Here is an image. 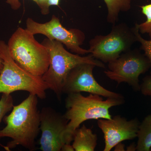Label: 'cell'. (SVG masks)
I'll list each match as a JSON object with an SVG mask.
<instances>
[{
    "instance_id": "cell-1",
    "label": "cell",
    "mask_w": 151,
    "mask_h": 151,
    "mask_svg": "<svg viewBox=\"0 0 151 151\" xmlns=\"http://www.w3.org/2000/svg\"><path fill=\"white\" fill-rule=\"evenodd\" d=\"M38 97L29 94L18 105L14 106L8 116L4 117L6 125L0 130V138L12 139L6 150L20 145L29 151L36 149V139L40 131V112L38 110Z\"/></svg>"
},
{
    "instance_id": "cell-2",
    "label": "cell",
    "mask_w": 151,
    "mask_h": 151,
    "mask_svg": "<svg viewBox=\"0 0 151 151\" xmlns=\"http://www.w3.org/2000/svg\"><path fill=\"white\" fill-rule=\"evenodd\" d=\"M125 103L124 98L109 97L104 100L98 94L83 96L81 93L67 94L64 116L68 121L65 131V143H71L74 132L82 123L89 120L112 119L109 109Z\"/></svg>"
},
{
    "instance_id": "cell-3",
    "label": "cell",
    "mask_w": 151,
    "mask_h": 151,
    "mask_svg": "<svg viewBox=\"0 0 151 151\" xmlns=\"http://www.w3.org/2000/svg\"><path fill=\"white\" fill-rule=\"evenodd\" d=\"M48 50L50 55V65L48 69L42 76V80L56 94L60 101L62 87L66 76L71 69L79 64L91 63L97 67L105 68V64L95 59L92 54L81 56L67 51L61 42L55 40L45 39L42 42Z\"/></svg>"
},
{
    "instance_id": "cell-4",
    "label": "cell",
    "mask_w": 151,
    "mask_h": 151,
    "mask_svg": "<svg viewBox=\"0 0 151 151\" xmlns=\"http://www.w3.org/2000/svg\"><path fill=\"white\" fill-rule=\"evenodd\" d=\"M9 53L17 64L32 75L42 76L50 65L48 50L26 29L19 27L9 40Z\"/></svg>"
},
{
    "instance_id": "cell-5",
    "label": "cell",
    "mask_w": 151,
    "mask_h": 151,
    "mask_svg": "<svg viewBox=\"0 0 151 151\" xmlns=\"http://www.w3.org/2000/svg\"><path fill=\"white\" fill-rule=\"evenodd\" d=\"M0 55L4 64L0 73V93L11 94L15 91H25L42 100L46 98L48 87L42 76L32 75L19 66L11 56L7 45L3 41H0Z\"/></svg>"
},
{
    "instance_id": "cell-6",
    "label": "cell",
    "mask_w": 151,
    "mask_h": 151,
    "mask_svg": "<svg viewBox=\"0 0 151 151\" xmlns=\"http://www.w3.org/2000/svg\"><path fill=\"white\" fill-rule=\"evenodd\" d=\"M137 41L134 27L125 23L113 25L107 35H97L89 41V53L95 59L107 63L131 50Z\"/></svg>"
},
{
    "instance_id": "cell-7",
    "label": "cell",
    "mask_w": 151,
    "mask_h": 151,
    "mask_svg": "<svg viewBox=\"0 0 151 151\" xmlns=\"http://www.w3.org/2000/svg\"><path fill=\"white\" fill-rule=\"evenodd\" d=\"M105 75L118 84L126 83L135 91H140L139 77L150 69L149 60L139 50H130L124 52L117 59L108 63Z\"/></svg>"
},
{
    "instance_id": "cell-8",
    "label": "cell",
    "mask_w": 151,
    "mask_h": 151,
    "mask_svg": "<svg viewBox=\"0 0 151 151\" xmlns=\"http://www.w3.org/2000/svg\"><path fill=\"white\" fill-rule=\"evenodd\" d=\"M26 29L33 35H43L49 39L58 41L75 54L83 55L89 53L88 50L80 47L85 40L84 33L77 29H68L63 27L59 19L54 15L50 21L45 23H40L28 18Z\"/></svg>"
},
{
    "instance_id": "cell-9",
    "label": "cell",
    "mask_w": 151,
    "mask_h": 151,
    "mask_svg": "<svg viewBox=\"0 0 151 151\" xmlns=\"http://www.w3.org/2000/svg\"><path fill=\"white\" fill-rule=\"evenodd\" d=\"M68 121L63 115L50 107L40 112V149L42 151H61L65 143V135Z\"/></svg>"
},
{
    "instance_id": "cell-10",
    "label": "cell",
    "mask_w": 151,
    "mask_h": 151,
    "mask_svg": "<svg viewBox=\"0 0 151 151\" xmlns=\"http://www.w3.org/2000/svg\"><path fill=\"white\" fill-rule=\"evenodd\" d=\"M96 67L91 63H83L73 68L68 74L62 87L63 94L88 92L106 98H124L119 93L108 90L100 85L94 78L93 69Z\"/></svg>"
},
{
    "instance_id": "cell-11",
    "label": "cell",
    "mask_w": 151,
    "mask_h": 151,
    "mask_svg": "<svg viewBox=\"0 0 151 151\" xmlns=\"http://www.w3.org/2000/svg\"><path fill=\"white\" fill-rule=\"evenodd\" d=\"M140 124L137 118L128 120L121 116L97 120V125L104 134L105 146L103 151H110L118 143L137 137Z\"/></svg>"
},
{
    "instance_id": "cell-12",
    "label": "cell",
    "mask_w": 151,
    "mask_h": 151,
    "mask_svg": "<svg viewBox=\"0 0 151 151\" xmlns=\"http://www.w3.org/2000/svg\"><path fill=\"white\" fill-rule=\"evenodd\" d=\"M73 141L72 145L76 151H94L97 145V136L83 124L75 130Z\"/></svg>"
},
{
    "instance_id": "cell-13",
    "label": "cell",
    "mask_w": 151,
    "mask_h": 151,
    "mask_svg": "<svg viewBox=\"0 0 151 151\" xmlns=\"http://www.w3.org/2000/svg\"><path fill=\"white\" fill-rule=\"evenodd\" d=\"M137 137V151H151V114L146 116L140 123Z\"/></svg>"
},
{
    "instance_id": "cell-14",
    "label": "cell",
    "mask_w": 151,
    "mask_h": 151,
    "mask_svg": "<svg viewBox=\"0 0 151 151\" xmlns=\"http://www.w3.org/2000/svg\"><path fill=\"white\" fill-rule=\"evenodd\" d=\"M108 9L107 21L115 24L121 12H128L131 8V0H104Z\"/></svg>"
},
{
    "instance_id": "cell-15",
    "label": "cell",
    "mask_w": 151,
    "mask_h": 151,
    "mask_svg": "<svg viewBox=\"0 0 151 151\" xmlns=\"http://www.w3.org/2000/svg\"><path fill=\"white\" fill-rule=\"evenodd\" d=\"M134 27V29L136 37H137V41L141 44L140 50H143L145 52V54L149 60L150 64V74L151 76V29L148 32L149 35L150 37L151 40H146L142 37L139 33V26L138 24H136Z\"/></svg>"
},
{
    "instance_id": "cell-16",
    "label": "cell",
    "mask_w": 151,
    "mask_h": 151,
    "mask_svg": "<svg viewBox=\"0 0 151 151\" xmlns=\"http://www.w3.org/2000/svg\"><path fill=\"white\" fill-rule=\"evenodd\" d=\"M14 106V100L11 94L3 93L0 99V124L6 114L12 109Z\"/></svg>"
},
{
    "instance_id": "cell-17",
    "label": "cell",
    "mask_w": 151,
    "mask_h": 151,
    "mask_svg": "<svg viewBox=\"0 0 151 151\" xmlns=\"http://www.w3.org/2000/svg\"><path fill=\"white\" fill-rule=\"evenodd\" d=\"M142 13L147 18L146 21L138 24L139 31L141 33L145 34L151 29V3L149 4L140 6Z\"/></svg>"
},
{
    "instance_id": "cell-18",
    "label": "cell",
    "mask_w": 151,
    "mask_h": 151,
    "mask_svg": "<svg viewBox=\"0 0 151 151\" xmlns=\"http://www.w3.org/2000/svg\"><path fill=\"white\" fill-rule=\"evenodd\" d=\"M143 95L151 98V76H147L143 79L140 84V90Z\"/></svg>"
},
{
    "instance_id": "cell-19",
    "label": "cell",
    "mask_w": 151,
    "mask_h": 151,
    "mask_svg": "<svg viewBox=\"0 0 151 151\" xmlns=\"http://www.w3.org/2000/svg\"><path fill=\"white\" fill-rule=\"evenodd\" d=\"M35 2V0H32ZM6 3L11 6V7L13 9L17 10L20 8L21 4L19 0H6Z\"/></svg>"
},
{
    "instance_id": "cell-20",
    "label": "cell",
    "mask_w": 151,
    "mask_h": 151,
    "mask_svg": "<svg viewBox=\"0 0 151 151\" xmlns=\"http://www.w3.org/2000/svg\"><path fill=\"white\" fill-rule=\"evenodd\" d=\"M60 1V0H47L46 4V9L49 13L50 7L52 6H58Z\"/></svg>"
},
{
    "instance_id": "cell-21",
    "label": "cell",
    "mask_w": 151,
    "mask_h": 151,
    "mask_svg": "<svg viewBox=\"0 0 151 151\" xmlns=\"http://www.w3.org/2000/svg\"><path fill=\"white\" fill-rule=\"evenodd\" d=\"M62 151H75L72 145L70 143H65L61 148Z\"/></svg>"
},
{
    "instance_id": "cell-22",
    "label": "cell",
    "mask_w": 151,
    "mask_h": 151,
    "mask_svg": "<svg viewBox=\"0 0 151 151\" xmlns=\"http://www.w3.org/2000/svg\"><path fill=\"white\" fill-rule=\"evenodd\" d=\"M114 151H126L125 148V145L123 144L122 142L117 144L115 147H114Z\"/></svg>"
},
{
    "instance_id": "cell-23",
    "label": "cell",
    "mask_w": 151,
    "mask_h": 151,
    "mask_svg": "<svg viewBox=\"0 0 151 151\" xmlns=\"http://www.w3.org/2000/svg\"><path fill=\"white\" fill-rule=\"evenodd\" d=\"M126 150V151H137V145L134 143H132L127 147Z\"/></svg>"
},
{
    "instance_id": "cell-24",
    "label": "cell",
    "mask_w": 151,
    "mask_h": 151,
    "mask_svg": "<svg viewBox=\"0 0 151 151\" xmlns=\"http://www.w3.org/2000/svg\"><path fill=\"white\" fill-rule=\"evenodd\" d=\"M3 66H4L3 60L1 57V55H0V73L1 72L2 70Z\"/></svg>"
}]
</instances>
